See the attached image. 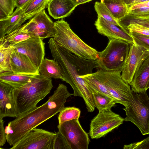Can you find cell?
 <instances>
[{"label":"cell","instance_id":"36","mask_svg":"<svg viewBox=\"0 0 149 149\" xmlns=\"http://www.w3.org/2000/svg\"><path fill=\"white\" fill-rule=\"evenodd\" d=\"M4 121L3 119H0V147L3 146L5 143L6 134L4 127Z\"/></svg>","mask_w":149,"mask_h":149},{"label":"cell","instance_id":"11","mask_svg":"<svg viewBox=\"0 0 149 149\" xmlns=\"http://www.w3.org/2000/svg\"><path fill=\"white\" fill-rule=\"evenodd\" d=\"M23 26L31 37L39 38L43 40L49 37L54 38L56 33L54 22L45 10L35 15Z\"/></svg>","mask_w":149,"mask_h":149},{"label":"cell","instance_id":"20","mask_svg":"<svg viewBox=\"0 0 149 149\" xmlns=\"http://www.w3.org/2000/svg\"><path fill=\"white\" fill-rule=\"evenodd\" d=\"M117 21L121 29L129 33L126 27L131 22L149 23V7H140L128 11L124 17Z\"/></svg>","mask_w":149,"mask_h":149},{"label":"cell","instance_id":"29","mask_svg":"<svg viewBox=\"0 0 149 149\" xmlns=\"http://www.w3.org/2000/svg\"><path fill=\"white\" fill-rule=\"evenodd\" d=\"M81 114L80 109L74 107H65L59 112L58 118V124L75 119H79Z\"/></svg>","mask_w":149,"mask_h":149},{"label":"cell","instance_id":"26","mask_svg":"<svg viewBox=\"0 0 149 149\" xmlns=\"http://www.w3.org/2000/svg\"><path fill=\"white\" fill-rule=\"evenodd\" d=\"M81 78L85 80L92 93H100L113 99L104 85L94 76L93 73L84 76Z\"/></svg>","mask_w":149,"mask_h":149},{"label":"cell","instance_id":"15","mask_svg":"<svg viewBox=\"0 0 149 149\" xmlns=\"http://www.w3.org/2000/svg\"><path fill=\"white\" fill-rule=\"evenodd\" d=\"M13 89L10 85L0 81V119L17 117L13 95Z\"/></svg>","mask_w":149,"mask_h":149},{"label":"cell","instance_id":"21","mask_svg":"<svg viewBox=\"0 0 149 149\" xmlns=\"http://www.w3.org/2000/svg\"><path fill=\"white\" fill-rule=\"evenodd\" d=\"M35 75L16 74L12 72H0V81L8 84L14 88H17L27 84Z\"/></svg>","mask_w":149,"mask_h":149},{"label":"cell","instance_id":"32","mask_svg":"<svg viewBox=\"0 0 149 149\" xmlns=\"http://www.w3.org/2000/svg\"><path fill=\"white\" fill-rule=\"evenodd\" d=\"M56 135L53 149H71L66 139L59 131L55 132Z\"/></svg>","mask_w":149,"mask_h":149},{"label":"cell","instance_id":"30","mask_svg":"<svg viewBox=\"0 0 149 149\" xmlns=\"http://www.w3.org/2000/svg\"><path fill=\"white\" fill-rule=\"evenodd\" d=\"M94 8L98 16L102 17L106 20L121 28L117 21L113 17L108 8L101 1L95 2Z\"/></svg>","mask_w":149,"mask_h":149},{"label":"cell","instance_id":"17","mask_svg":"<svg viewBox=\"0 0 149 149\" xmlns=\"http://www.w3.org/2000/svg\"><path fill=\"white\" fill-rule=\"evenodd\" d=\"M28 19H30L25 15L22 8H16L11 15L0 20V39L19 28Z\"/></svg>","mask_w":149,"mask_h":149},{"label":"cell","instance_id":"40","mask_svg":"<svg viewBox=\"0 0 149 149\" xmlns=\"http://www.w3.org/2000/svg\"><path fill=\"white\" fill-rule=\"evenodd\" d=\"M123 2L127 6L129 5L134 1L135 0H122Z\"/></svg>","mask_w":149,"mask_h":149},{"label":"cell","instance_id":"7","mask_svg":"<svg viewBox=\"0 0 149 149\" xmlns=\"http://www.w3.org/2000/svg\"><path fill=\"white\" fill-rule=\"evenodd\" d=\"M118 71H107L100 69L93 74L104 85L117 103L126 107L132 96L133 91L123 79Z\"/></svg>","mask_w":149,"mask_h":149},{"label":"cell","instance_id":"2","mask_svg":"<svg viewBox=\"0 0 149 149\" xmlns=\"http://www.w3.org/2000/svg\"><path fill=\"white\" fill-rule=\"evenodd\" d=\"M72 95L65 85L60 84L45 103L8 123L6 128L7 142L14 146L29 131L61 112Z\"/></svg>","mask_w":149,"mask_h":149},{"label":"cell","instance_id":"39","mask_svg":"<svg viewBox=\"0 0 149 149\" xmlns=\"http://www.w3.org/2000/svg\"><path fill=\"white\" fill-rule=\"evenodd\" d=\"M148 1H149V0H135L132 3L127 5V6L129 7L133 5Z\"/></svg>","mask_w":149,"mask_h":149},{"label":"cell","instance_id":"33","mask_svg":"<svg viewBox=\"0 0 149 149\" xmlns=\"http://www.w3.org/2000/svg\"><path fill=\"white\" fill-rule=\"evenodd\" d=\"M128 33L134 32L143 35H149V28L135 22L130 23L127 27Z\"/></svg>","mask_w":149,"mask_h":149},{"label":"cell","instance_id":"14","mask_svg":"<svg viewBox=\"0 0 149 149\" xmlns=\"http://www.w3.org/2000/svg\"><path fill=\"white\" fill-rule=\"evenodd\" d=\"M94 25L98 32L107 37L109 40L116 39L126 41L129 43L133 42L130 35L118 26L98 16Z\"/></svg>","mask_w":149,"mask_h":149},{"label":"cell","instance_id":"10","mask_svg":"<svg viewBox=\"0 0 149 149\" xmlns=\"http://www.w3.org/2000/svg\"><path fill=\"white\" fill-rule=\"evenodd\" d=\"M71 149H87L90 141L88 134L84 130L79 119L67 121L57 126Z\"/></svg>","mask_w":149,"mask_h":149},{"label":"cell","instance_id":"22","mask_svg":"<svg viewBox=\"0 0 149 149\" xmlns=\"http://www.w3.org/2000/svg\"><path fill=\"white\" fill-rule=\"evenodd\" d=\"M38 70L40 74L47 78L61 79L63 78L60 67L54 60L44 58Z\"/></svg>","mask_w":149,"mask_h":149},{"label":"cell","instance_id":"4","mask_svg":"<svg viewBox=\"0 0 149 149\" xmlns=\"http://www.w3.org/2000/svg\"><path fill=\"white\" fill-rule=\"evenodd\" d=\"M56 33L53 38L60 46L81 58L97 60L99 52L88 45L71 29L69 24L62 19L54 22Z\"/></svg>","mask_w":149,"mask_h":149},{"label":"cell","instance_id":"38","mask_svg":"<svg viewBox=\"0 0 149 149\" xmlns=\"http://www.w3.org/2000/svg\"><path fill=\"white\" fill-rule=\"evenodd\" d=\"M77 6L79 5L86 3L93 0H72Z\"/></svg>","mask_w":149,"mask_h":149},{"label":"cell","instance_id":"19","mask_svg":"<svg viewBox=\"0 0 149 149\" xmlns=\"http://www.w3.org/2000/svg\"><path fill=\"white\" fill-rule=\"evenodd\" d=\"M149 80V56L143 62L135 72L130 85L132 90L139 93L147 91Z\"/></svg>","mask_w":149,"mask_h":149},{"label":"cell","instance_id":"41","mask_svg":"<svg viewBox=\"0 0 149 149\" xmlns=\"http://www.w3.org/2000/svg\"><path fill=\"white\" fill-rule=\"evenodd\" d=\"M149 88V80H148V83L147 84V86H146V90H147L148 88Z\"/></svg>","mask_w":149,"mask_h":149},{"label":"cell","instance_id":"35","mask_svg":"<svg viewBox=\"0 0 149 149\" xmlns=\"http://www.w3.org/2000/svg\"><path fill=\"white\" fill-rule=\"evenodd\" d=\"M124 149H149V137L139 142L125 145Z\"/></svg>","mask_w":149,"mask_h":149},{"label":"cell","instance_id":"37","mask_svg":"<svg viewBox=\"0 0 149 149\" xmlns=\"http://www.w3.org/2000/svg\"><path fill=\"white\" fill-rule=\"evenodd\" d=\"M30 0H15L16 7L22 8Z\"/></svg>","mask_w":149,"mask_h":149},{"label":"cell","instance_id":"8","mask_svg":"<svg viewBox=\"0 0 149 149\" xmlns=\"http://www.w3.org/2000/svg\"><path fill=\"white\" fill-rule=\"evenodd\" d=\"M124 118L111 109L99 111L91 120L89 134L92 139L104 137L123 123Z\"/></svg>","mask_w":149,"mask_h":149},{"label":"cell","instance_id":"6","mask_svg":"<svg viewBox=\"0 0 149 149\" xmlns=\"http://www.w3.org/2000/svg\"><path fill=\"white\" fill-rule=\"evenodd\" d=\"M123 109L126 115L124 121L135 124L143 135L149 134V97L146 91H133L132 98Z\"/></svg>","mask_w":149,"mask_h":149},{"label":"cell","instance_id":"31","mask_svg":"<svg viewBox=\"0 0 149 149\" xmlns=\"http://www.w3.org/2000/svg\"><path fill=\"white\" fill-rule=\"evenodd\" d=\"M129 33L134 43L149 51V35H143L134 32H129Z\"/></svg>","mask_w":149,"mask_h":149},{"label":"cell","instance_id":"25","mask_svg":"<svg viewBox=\"0 0 149 149\" xmlns=\"http://www.w3.org/2000/svg\"><path fill=\"white\" fill-rule=\"evenodd\" d=\"M50 0H30L22 8L25 15L31 19L45 10Z\"/></svg>","mask_w":149,"mask_h":149},{"label":"cell","instance_id":"13","mask_svg":"<svg viewBox=\"0 0 149 149\" xmlns=\"http://www.w3.org/2000/svg\"><path fill=\"white\" fill-rule=\"evenodd\" d=\"M45 43L41 38L31 37L14 46L17 52L27 56L38 69L45 55Z\"/></svg>","mask_w":149,"mask_h":149},{"label":"cell","instance_id":"12","mask_svg":"<svg viewBox=\"0 0 149 149\" xmlns=\"http://www.w3.org/2000/svg\"><path fill=\"white\" fill-rule=\"evenodd\" d=\"M149 56V51L134 42L130 43L129 53L121 72L123 79L127 84L132 81L136 72Z\"/></svg>","mask_w":149,"mask_h":149},{"label":"cell","instance_id":"1","mask_svg":"<svg viewBox=\"0 0 149 149\" xmlns=\"http://www.w3.org/2000/svg\"><path fill=\"white\" fill-rule=\"evenodd\" d=\"M48 43L51 54L60 68L62 80L72 87L74 91L72 95L83 99L88 112H93L95 107L93 94L81 77L93 73L94 69L99 67L97 61L76 55L59 45L53 38L50 39Z\"/></svg>","mask_w":149,"mask_h":149},{"label":"cell","instance_id":"24","mask_svg":"<svg viewBox=\"0 0 149 149\" xmlns=\"http://www.w3.org/2000/svg\"><path fill=\"white\" fill-rule=\"evenodd\" d=\"M117 21L124 17L128 12L127 6L122 0H100Z\"/></svg>","mask_w":149,"mask_h":149},{"label":"cell","instance_id":"9","mask_svg":"<svg viewBox=\"0 0 149 149\" xmlns=\"http://www.w3.org/2000/svg\"><path fill=\"white\" fill-rule=\"evenodd\" d=\"M55 133L34 128L10 149H53Z\"/></svg>","mask_w":149,"mask_h":149},{"label":"cell","instance_id":"28","mask_svg":"<svg viewBox=\"0 0 149 149\" xmlns=\"http://www.w3.org/2000/svg\"><path fill=\"white\" fill-rule=\"evenodd\" d=\"M92 94L95 107L99 111L111 109L117 103L113 98L105 95L96 92Z\"/></svg>","mask_w":149,"mask_h":149},{"label":"cell","instance_id":"16","mask_svg":"<svg viewBox=\"0 0 149 149\" xmlns=\"http://www.w3.org/2000/svg\"><path fill=\"white\" fill-rule=\"evenodd\" d=\"M10 63L12 72L20 74L39 75L38 70L29 58L15 49L11 55Z\"/></svg>","mask_w":149,"mask_h":149},{"label":"cell","instance_id":"18","mask_svg":"<svg viewBox=\"0 0 149 149\" xmlns=\"http://www.w3.org/2000/svg\"><path fill=\"white\" fill-rule=\"evenodd\" d=\"M77 6L72 0H50L47 9L49 14L58 19L69 16Z\"/></svg>","mask_w":149,"mask_h":149},{"label":"cell","instance_id":"34","mask_svg":"<svg viewBox=\"0 0 149 149\" xmlns=\"http://www.w3.org/2000/svg\"><path fill=\"white\" fill-rule=\"evenodd\" d=\"M15 7V0H0V10L8 17L13 13Z\"/></svg>","mask_w":149,"mask_h":149},{"label":"cell","instance_id":"3","mask_svg":"<svg viewBox=\"0 0 149 149\" xmlns=\"http://www.w3.org/2000/svg\"><path fill=\"white\" fill-rule=\"evenodd\" d=\"M53 87L51 78L40 74L35 75L23 86L14 88L13 95L17 116L36 107Z\"/></svg>","mask_w":149,"mask_h":149},{"label":"cell","instance_id":"27","mask_svg":"<svg viewBox=\"0 0 149 149\" xmlns=\"http://www.w3.org/2000/svg\"><path fill=\"white\" fill-rule=\"evenodd\" d=\"M31 37L30 35L24 30L22 25L10 33L0 39V41L7 42L10 45L14 46Z\"/></svg>","mask_w":149,"mask_h":149},{"label":"cell","instance_id":"5","mask_svg":"<svg viewBox=\"0 0 149 149\" xmlns=\"http://www.w3.org/2000/svg\"><path fill=\"white\" fill-rule=\"evenodd\" d=\"M109 40L105 49L99 52L97 60L99 67L107 71L122 72L129 53L130 44L116 39Z\"/></svg>","mask_w":149,"mask_h":149},{"label":"cell","instance_id":"23","mask_svg":"<svg viewBox=\"0 0 149 149\" xmlns=\"http://www.w3.org/2000/svg\"><path fill=\"white\" fill-rule=\"evenodd\" d=\"M14 49L8 42L0 41V72H12L10 58Z\"/></svg>","mask_w":149,"mask_h":149}]
</instances>
